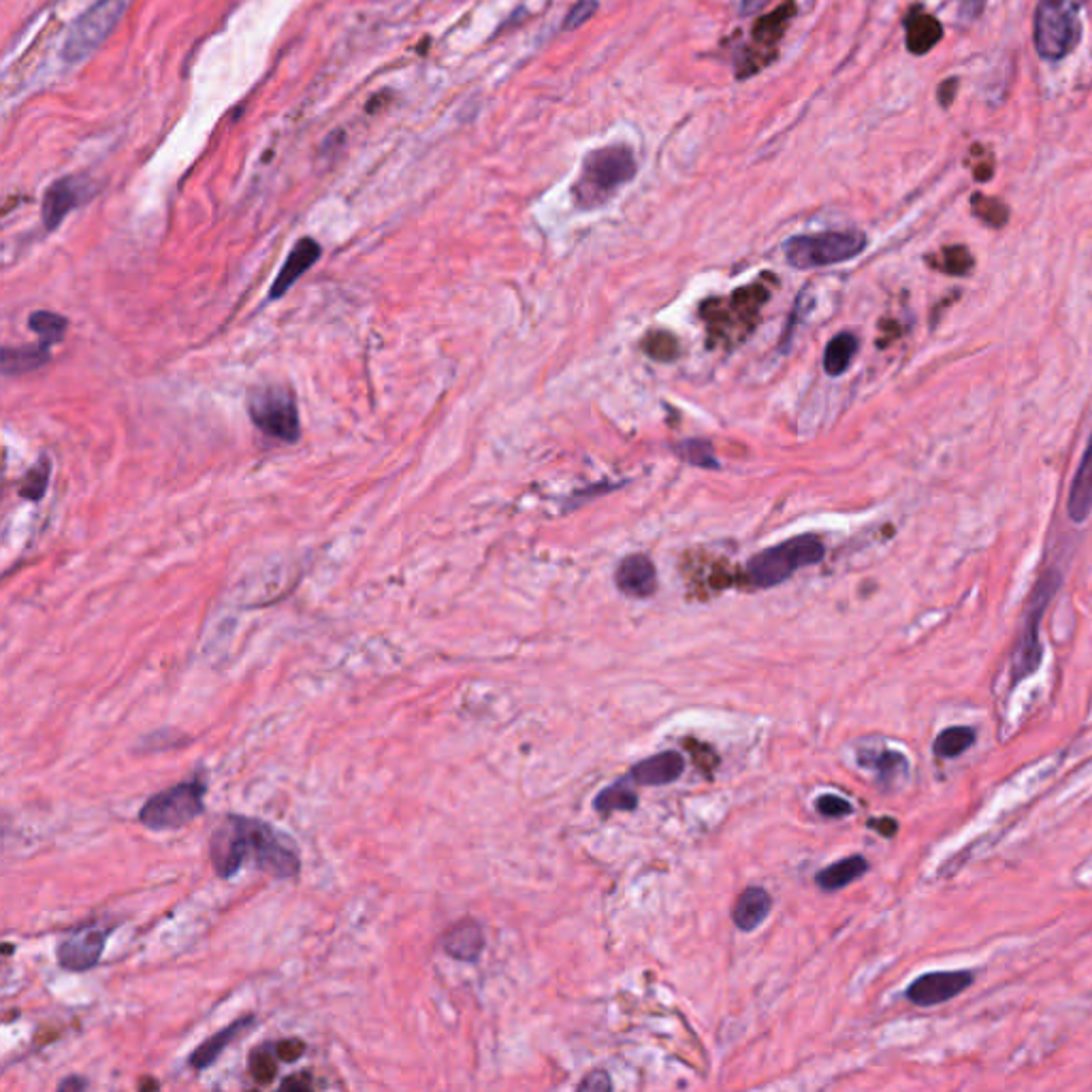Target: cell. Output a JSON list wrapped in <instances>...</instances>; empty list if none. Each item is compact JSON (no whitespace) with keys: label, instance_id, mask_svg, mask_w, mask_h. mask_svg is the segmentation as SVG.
<instances>
[{"label":"cell","instance_id":"cell-25","mask_svg":"<svg viewBox=\"0 0 1092 1092\" xmlns=\"http://www.w3.org/2000/svg\"><path fill=\"white\" fill-rule=\"evenodd\" d=\"M975 730L969 726H954L945 728L933 743V751L939 758H958L963 756L973 743H975Z\"/></svg>","mask_w":1092,"mask_h":1092},{"label":"cell","instance_id":"cell-15","mask_svg":"<svg viewBox=\"0 0 1092 1092\" xmlns=\"http://www.w3.org/2000/svg\"><path fill=\"white\" fill-rule=\"evenodd\" d=\"M685 772V760L679 751H663L651 756L631 768L629 779L641 786H668L675 784Z\"/></svg>","mask_w":1092,"mask_h":1092},{"label":"cell","instance_id":"cell-38","mask_svg":"<svg viewBox=\"0 0 1092 1092\" xmlns=\"http://www.w3.org/2000/svg\"><path fill=\"white\" fill-rule=\"evenodd\" d=\"M985 7V0H961V13L967 20H975Z\"/></svg>","mask_w":1092,"mask_h":1092},{"label":"cell","instance_id":"cell-35","mask_svg":"<svg viewBox=\"0 0 1092 1092\" xmlns=\"http://www.w3.org/2000/svg\"><path fill=\"white\" fill-rule=\"evenodd\" d=\"M305 1052V1043L297 1037L293 1039H282L277 1045H275V1056L277 1061L282 1063H295L297 1059H301Z\"/></svg>","mask_w":1092,"mask_h":1092},{"label":"cell","instance_id":"cell-9","mask_svg":"<svg viewBox=\"0 0 1092 1092\" xmlns=\"http://www.w3.org/2000/svg\"><path fill=\"white\" fill-rule=\"evenodd\" d=\"M1056 587H1059V579H1056L1054 572L1045 574L1035 593H1033V600H1031V607H1029V613H1027V619H1025V627L1023 631H1020V639L1013 647V655H1011V683H1020L1023 679H1029L1031 675L1037 673V668L1041 663V643H1039V623H1041V617L1052 600V595L1056 591Z\"/></svg>","mask_w":1092,"mask_h":1092},{"label":"cell","instance_id":"cell-11","mask_svg":"<svg viewBox=\"0 0 1092 1092\" xmlns=\"http://www.w3.org/2000/svg\"><path fill=\"white\" fill-rule=\"evenodd\" d=\"M971 971H935L915 979L907 988V999L918 1007H935L963 995L973 983Z\"/></svg>","mask_w":1092,"mask_h":1092},{"label":"cell","instance_id":"cell-31","mask_svg":"<svg viewBox=\"0 0 1092 1092\" xmlns=\"http://www.w3.org/2000/svg\"><path fill=\"white\" fill-rule=\"evenodd\" d=\"M973 209H975V214L985 225H991L995 229H1001L1007 223V218H1009V211H1007V207L1001 201L981 197V195L973 197Z\"/></svg>","mask_w":1092,"mask_h":1092},{"label":"cell","instance_id":"cell-5","mask_svg":"<svg viewBox=\"0 0 1092 1092\" xmlns=\"http://www.w3.org/2000/svg\"><path fill=\"white\" fill-rule=\"evenodd\" d=\"M205 794L207 786L203 779L182 781L173 788H167L146 800L139 811V824L150 830H178L205 811Z\"/></svg>","mask_w":1092,"mask_h":1092},{"label":"cell","instance_id":"cell-42","mask_svg":"<svg viewBox=\"0 0 1092 1092\" xmlns=\"http://www.w3.org/2000/svg\"><path fill=\"white\" fill-rule=\"evenodd\" d=\"M139 1088H141V1090H146V1088H158V1082H154V1080H144V1082L139 1084Z\"/></svg>","mask_w":1092,"mask_h":1092},{"label":"cell","instance_id":"cell-40","mask_svg":"<svg viewBox=\"0 0 1092 1092\" xmlns=\"http://www.w3.org/2000/svg\"><path fill=\"white\" fill-rule=\"evenodd\" d=\"M768 5V0H741V16L751 18Z\"/></svg>","mask_w":1092,"mask_h":1092},{"label":"cell","instance_id":"cell-18","mask_svg":"<svg viewBox=\"0 0 1092 1092\" xmlns=\"http://www.w3.org/2000/svg\"><path fill=\"white\" fill-rule=\"evenodd\" d=\"M770 911H772V896L760 886H749L741 896H738L734 911H732V920L736 928H741L743 933H751L768 918Z\"/></svg>","mask_w":1092,"mask_h":1092},{"label":"cell","instance_id":"cell-10","mask_svg":"<svg viewBox=\"0 0 1092 1092\" xmlns=\"http://www.w3.org/2000/svg\"><path fill=\"white\" fill-rule=\"evenodd\" d=\"M118 926L116 920H92L68 931V935L58 943L56 958L64 971L86 973L94 969L105 952L110 935Z\"/></svg>","mask_w":1092,"mask_h":1092},{"label":"cell","instance_id":"cell-24","mask_svg":"<svg viewBox=\"0 0 1092 1092\" xmlns=\"http://www.w3.org/2000/svg\"><path fill=\"white\" fill-rule=\"evenodd\" d=\"M637 806H639V794L633 792L625 781H619L602 790L593 800V808L602 816H611L613 811H633Z\"/></svg>","mask_w":1092,"mask_h":1092},{"label":"cell","instance_id":"cell-2","mask_svg":"<svg viewBox=\"0 0 1092 1092\" xmlns=\"http://www.w3.org/2000/svg\"><path fill=\"white\" fill-rule=\"evenodd\" d=\"M639 163L633 150L623 144L591 150L577 182L572 184V199L579 209H597L607 205L625 184L637 178Z\"/></svg>","mask_w":1092,"mask_h":1092},{"label":"cell","instance_id":"cell-1","mask_svg":"<svg viewBox=\"0 0 1092 1092\" xmlns=\"http://www.w3.org/2000/svg\"><path fill=\"white\" fill-rule=\"evenodd\" d=\"M209 860L223 879L237 875L248 860L275 879H291L301 866L297 848L285 834L263 820L241 816L227 818L211 834Z\"/></svg>","mask_w":1092,"mask_h":1092},{"label":"cell","instance_id":"cell-27","mask_svg":"<svg viewBox=\"0 0 1092 1092\" xmlns=\"http://www.w3.org/2000/svg\"><path fill=\"white\" fill-rule=\"evenodd\" d=\"M50 476H52V464L48 456L43 454L37 466H32L26 476L20 480V496L24 500H30V502H39L43 500L46 491H48V484H50Z\"/></svg>","mask_w":1092,"mask_h":1092},{"label":"cell","instance_id":"cell-37","mask_svg":"<svg viewBox=\"0 0 1092 1092\" xmlns=\"http://www.w3.org/2000/svg\"><path fill=\"white\" fill-rule=\"evenodd\" d=\"M282 1090H309L312 1088V1075L309 1073H297L287 1078L279 1084Z\"/></svg>","mask_w":1092,"mask_h":1092},{"label":"cell","instance_id":"cell-34","mask_svg":"<svg viewBox=\"0 0 1092 1092\" xmlns=\"http://www.w3.org/2000/svg\"><path fill=\"white\" fill-rule=\"evenodd\" d=\"M600 9V5H597V0H579V3L568 11L566 20H563V30L570 32V30H579L583 24H587L595 11Z\"/></svg>","mask_w":1092,"mask_h":1092},{"label":"cell","instance_id":"cell-29","mask_svg":"<svg viewBox=\"0 0 1092 1092\" xmlns=\"http://www.w3.org/2000/svg\"><path fill=\"white\" fill-rule=\"evenodd\" d=\"M860 764L864 766H873L877 772H879V779H882V784H894L901 774H907V758L898 751H884L879 754L877 758H862L860 756Z\"/></svg>","mask_w":1092,"mask_h":1092},{"label":"cell","instance_id":"cell-13","mask_svg":"<svg viewBox=\"0 0 1092 1092\" xmlns=\"http://www.w3.org/2000/svg\"><path fill=\"white\" fill-rule=\"evenodd\" d=\"M615 585L623 595L633 597V600L651 597L657 591V570L651 557L643 553L623 557L615 570Z\"/></svg>","mask_w":1092,"mask_h":1092},{"label":"cell","instance_id":"cell-36","mask_svg":"<svg viewBox=\"0 0 1092 1092\" xmlns=\"http://www.w3.org/2000/svg\"><path fill=\"white\" fill-rule=\"evenodd\" d=\"M613 1088V1082H611V1075L607 1071H593L589 1075H585V1080L579 1084V1090H597V1092H604V1090H611Z\"/></svg>","mask_w":1092,"mask_h":1092},{"label":"cell","instance_id":"cell-4","mask_svg":"<svg viewBox=\"0 0 1092 1092\" xmlns=\"http://www.w3.org/2000/svg\"><path fill=\"white\" fill-rule=\"evenodd\" d=\"M864 248L866 235L862 231L848 229L796 235L784 243V255L790 267L806 271L848 263L862 255Z\"/></svg>","mask_w":1092,"mask_h":1092},{"label":"cell","instance_id":"cell-32","mask_svg":"<svg viewBox=\"0 0 1092 1092\" xmlns=\"http://www.w3.org/2000/svg\"><path fill=\"white\" fill-rule=\"evenodd\" d=\"M273 1052H269V1047H259L250 1056V1073L257 1080V1084H261V1086L271 1084L273 1078L277 1075V1065H275L277 1056L273 1059Z\"/></svg>","mask_w":1092,"mask_h":1092},{"label":"cell","instance_id":"cell-14","mask_svg":"<svg viewBox=\"0 0 1092 1092\" xmlns=\"http://www.w3.org/2000/svg\"><path fill=\"white\" fill-rule=\"evenodd\" d=\"M323 255V248L321 243L312 239V237H303L295 243V248L291 250V255L287 257L285 265H282L279 273L275 275L273 285H271V291H269V299L275 301V299H282L285 297L293 287L295 282L321 259Z\"/></svg>","mask_w":1092,"mask_h":1092},{"label":"cell","instance_id":"cell-26","mask_svg":"<svg viewBox=\"0 0 1092 1092\" xmlns=\"http://www.w3.org/2000/svg\"><path fill=\"white\" fill-rule=\"evenodd\" d=\"M28 327L41 337L43 344L52 346V344H58V342L64 340V331L68 327V321L64 319V316H60L56 312L39 309V312L30 314Z\"/></svg>","mask_w":1092,"mask_h":1092},{"label":"cell","instance_id":"cell-30","mask_svg":"<svg viewBox=\"0 0 1092 1092\" xmlns=\"http://www.w3.org/2000/svg\"><path fill=\"white\" fill-rule=\"evenodd\" d=\"M935 267L949 275H967L973 269V255L965 245H947L941 253V261H937Z\"/></svg>","mask_w":1092,"mask_h":1092},{"label":"cell","instance_id":"cell-41","mask_svg":"<svg viewBox=\"0 0 1092 1092\" xmlns=\"http://www.w3.org/2000/svg\"><path fill=\"white\" fill-rule=\"evenodd\" d=\"M86 1086H88V1082L76 1075V1078H68V1080L60 1082V1086H58V1088H60V1090H84Z\"/></svg>","mask_w":1092,"mask_h":1092},{"label":"cell","instance_id":"cell-28","mask_svg":"<svg viewBox=\"0 0 1092 1092\" xmlns=\"http://www.w3.org/2000/svg\"><path fill=\"white\" fill-rule=\"evenodd\" d=\"M675 452L681 456L685 464H691L696 468L704 470H717L719 462L715 456L713 444L709 440H687L675 448Z\"/></svg>","mask_w":1092,"mask_h":1092},{"label":"cell","instance_id":"cell-6","mask_svg":"<svg viewBox=\"0 0 1092 1092\" xmlns=\"http://www.w3.org/2000/svg\"><path fill=\"white\" fill-rule=\"evenodd\" d=\"M248 414L255 427L273 440L295 444L301 436L299 410L289 386L271 384L250 391Z\"/></svg>","mask_w":1092,"mask_h":1092},{"label":"cell","instance_id":"cell-16","mask_svg":"<svg viewBox=\"0 0 1092 1092\" xmlns=\"http://www.w3.org/2000/svg\"><path fill=\"white\" fill-rule=\"evenodd\" d=\"M444 952L462 963H476L484 949V933L476 920H462L442 935Z\"/></svg>","mask_w":1092,"mask_h":1092},{"label":"cell","instance_id":"cell-8","mask_svg":"<svg viewBox=\"0 0 1092 1092\" xmlns=\"http://www.w3.org/2000/svg\"><path fill=\"white\" fill-rule=\"evenodd\" d=\"M126 9V0H96V3L70 24L62 43V58L68 64L82 62L114 32Z\"/></svg>","mask_w":1092,"mask_h":1092},{"label":"cell","instance_id":"cell-17","mask_svg":"<svg viewBox=\"0 0 1092 1092\" xmlns=\"http://www.w3.org/2000/svg\"><path fill=\"white\" fill-rule=\"evenodd\" d=\"M1067 512L1073 523H1084L1092 512V436L1071 482Z\"/></svg>","mask_w":1092,"mask_h":1092},{"label":"cell","instance_id":"cell-22","mask_svg":"<svg viewBox=\"0 0 1092 1092\" xmlns=\"http://www.w3.org/2000/svg\"><path fill=\"white\" fill-rule=\"evenodd\" d=\"M48 344L39 346H22V348H3V372L5 376H20L39 370L50 361Z\"/></svg>","mask_w":1092,"mask_h":1092},{"label":"cell","instance_id":"cell-3","mask_svg":"<svg viewBox=\"0 0 1092 1092\" xmlns=\"http://www.w3.org/2000/svg\"><path fill=\"white\" fill-rule=\"evenodd\" d=\"M826 547L818 536H796L777 547H770L754 555L747 563V577L751 585L770 589L792 579L798 570L818 566L824 559Z\"/></svg>","mask_w":1092,"mask_h":1092},{"label":"cell","instance_id":"cell-20","mask_svg":"<svg viewBox=\"0 0 1092 1092\" xmlns=\"http://www.w3.org/2000/svg\"><path fill=\"white\" fill-rule=\"evenodd\" d=\"M868 870V862L862 856H850L845 860H838L826 868H822L816 875V884L826 892H836L854 884Z\"/></svg>","mask_w":1092,"mask_h":1092},{"label":"cell","instance_id":"cell-7","mask_svg":"<svg viewBox=\"0 0 1092 1092\" xmlns=\"http://www.w3.org/2000/svg\"><path fill=\"white\" fill-rule=\"evenodd\" d=\"M1080 0H1039L1035 16V46L1041 58H1065L1080 37Z\"/></svg>","mask_w":1092,"mask_h":1092},{"label":"cell","instance_id":"cell-33","mask_svg":"<svg viewBox=\"0 0 1092 1092\" xmlns=\"http://www.w3.org/2000/svg\"><path fill=\"white\" fill-rule=\"evenodd\" d=\"M816 808H818V814L822 818H828V820H836V818H845V816L854 814L852 802L840 798V796H834V794L820 796L816 800Z\"/></svg>","mask_w":1092,"mask_h":1092},{"label":"cell","instance_id":"cell-23","mask_svg":"<svg viewBox=\"0 0 1092 1092\" xmlns=\"http://www.w3.org/2000/svg\"><path fill=\"white\" fill-rule=\"evenodd\" d=\"M941 24L926 13L911 16L907 20V48L913 54H926L931 52L939 39H941Z\"/></svg>","mask_w":1092,"mask_h":1092},{"label":"cell","instance_id":"cell-21","mask_svg":"<svg viewBox=\"0 0 1092 1092\" xmlns=\"http://www.w3.org/2000/svg\"><path fill=\"white\" fill-rule=\"evenodd\" d=\"M858 337L850 331H843L838 335H834L826 350H824V370L828 376H843L845 372L850 370V365L854 363L856 355H858Z\"/></svg>","mask_w":1092,"mask_h":1092},{"label":"cell","instance_id":"cell-19","mask_svg":"<svg viewBox=\"0 0 1092 1092\" xmlns=\"http://www.w3.org/2000/svg\"><path fill=\"white\" fill-rule=\"evenodd\" d=\"M255 1023L253 1015H245V1017H239L235 1020V1023H231L227 1029H223L220 1033H216L214 1037H209L207 1041H203L190 1056V1065L193 1069L201 1071V1069H207L209 1065H214L218 1061V1056L223 1054V1050L229 1047V1043L241 1035L243 1031H248Z\"/></svg>","mask_w":1092,"mask_h":1092},{"label":"cell","instance_id":"cell-12","mask_svg":"<svg viewBox=\"0 0 1092 1092\" xmlns=\"http://www.w3.org/2000/svg\"><path fill=\"white\" fill-rule=\"evenodd\" d=\"M90 193V182L84 175H68V178L56 180L43 195L41 203V218L48 231H54L60 227V223L78 209Z\"/></svg>","mask_w":1092,"mask_h":1092},{"label":"cell","instance_id":"cell-39","mask_svg":"<svg viewBox=\"0 0 1092 1092\" xmlns=\"http://www.w3.org/2000/svg\"><path fill=\"white\" fill-rule=\"evenodd\" d=\"M868 826H870V828H875V830H879V832H882V834H884V836H888V838H890V836H894V834H896V830H898V824H896V820H892V818H882V820H870V822H868Z\"/></svg>","mask_w":1092,"mask_h":1092}]
</instances>
